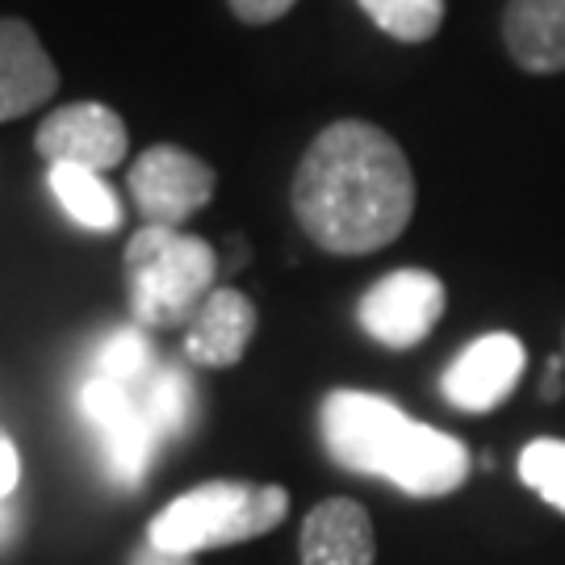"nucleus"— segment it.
Wrapping results in <instances>:
<instances>
[{
  "mask_svg": "<svg viewBox=\"0 0 565 565\" xmlns=\"http://www.w3.org/2000/svg\"><path fill=\"white\" fill-rule=\"evenodd\" d=\"M294 214L306 239L331 256L382 252L415 214V172L406 151L373 121H331L298 163Z\"/></svg>",
  "mask_w": 565,
  "mask_h": 565,
  "instance_id": "obj_1",
  "label": "nucleus"
},
{
  "mask_svg": "<svg viewBox=\"0 0 565 565\" xmlns=\"http://www.w3.org/2000/svg\"><path fill=\"white\" fill-rule=\"evenodd\" d=\"M323 445L348 473L385 478L415 499H440L469 478V448L440 427L415 424L403 406L364 390H335L319 411Z\"/></svg>",
  "mask_w": 565,
  "mask_h": 565,
  "instance_id": "obj_2",
  "label": "nucleus"
},
{
  "mask_svg": "<svg viewBox=\"0 0 565 565\" xmlns=\"http://www.w3.org/2000/svg\"><path fill=\"white\" fill-rule=\"evenodd\" d=\"M218 256L198 235L177 226H142L126 243V289L135 323L147 331L189 323L214 294Z\"/></svg>",
  "mask_w": 565,
  "mask_h": 565,
  "instance_id": "obj_3",
  "label": "nucleus"
},
{
  "mask_svg": "<svg viewBox=\"0 0 565 565\" xmlns=\"http://www.w3.org/2000/svg\"><path fill=\"white\" fill-rule=\"evenodd\" d=\"M289 515L285 486L205 482L163 507L147 527V545L198 557L205 548L243 545L264 536Z\"/></svg>",
  "mask_w": 565,
  "mask_h": 565,
  "instance_id": "obj_4",
  "label": "nucleus"
},
{
  "mask_svg": "<svg viewBox=\"0 0 565 565\" xmlns=\"http://www.w3.org/2000/svg\"><path fill=\"white\" fill-rule=\"evenodd\" d=\"M81 411L84 419L93 424V431L102 436L109 478L126 486V490L142 486L147 469H151V457L160 448V431L147 419V411L139 403V390L109 382V377H88L81 385Z\"/></svg>",
  "mask_w": 565,
  "mask_h": 565,
  "instance_id": "obj_5",
  "label": "nucleus"
},
{
  "mask_svg": "<svg viewBox=\"0 0 565 565\" xmlns=\"http://www.w3.org/2000/svg\"><path fill=\"white\" fill-rule=\"evenodd\" d=\"M214 168L172 142L147 147L130 168V198L139 205L147 226H177L181 231L193 214H202L214 198Z\"/></svg>",
  "mask_w": 565,
  "mask_h": 565,
  "instance_id": "obj_6",
  "label": "nucleus"
},
{
  "mask_svg": "<svg viewBox=\"0 0 565 565\" xmlns=\"http://www.w3.org/2000/svg\"><path fill=\"white\" fill-rule=\"evenodd\" d=\"M445 281L427 268H398L385 273L356 306V319L377 343L403 352L431 335V327L445 315Z\"/></svg>",
  "mask_w": 565,
  "mask_h": 565,
  "instance_id": "obj_7",
  "label": "nucleus"
},
{
  "mask_svg": "<svg viewBox=\"0 0 565 565\" xmlns=\"http://www.w3.org/2000/svg\"><path fill=\"white\" fill-rule=\"evenodd\" d=\"M42 160L51 163H72V168H88V172H105L114 163L126 160V121L118 109L102 102H76L55 109L51 118L39 126L34 135Z\"/></svg>",
  "mask_w": 565,
  "mask_h": 565,
  "instance_id": "obj_8",
  "label": "nucleus"
},
{
  "mask_svg": "<svg viewBox=\"0 0 565 565\" xmlns=\"http://www.w3.org/2000/svg\"><path fill=\"white\" fill-rule=\"evenodd\" d=\"M527 352L524 343L515 340L511 331H490L482 340H473L457 361L445 369L440 377V394L457 411L469 415H486L499 403L511 398V390L524 377Z\"/></svg>",
  "mask_w": 565,
  "mask_h": 565,
  "instance_id": "obj_9",
  "label": "nucleus"
},
{
  "mask_svg": "<svg viewBox=\"0 0 565 565\" xmlns=\"http://www.w3.org/2000/svg\"><path fill=\"white\" fill-rule=\"evenodd\" d=\"M60 72L39 34L18 18H0V121L34 114L55 97Z\"/></svg>",
  "mask_w": 565,
  "mask_h": 565,
  "instance_id": "obj_10",
  "label": "nucleus"
},
{
  "mask_svg": "<svg viewBox=\"0 0 565 565\" xmlns=\"http://www.w3.org/2000/svg\"><path fill=\"white\" fill-rule=\"evenodd\" d=\"M256 335V306L239 289H214L202 302V310L189 319L184 352L189 361L205 369H231L243 361L247 343Z\"/></svg>",
  "mask_w": 565,
  "mask_h": 565,
  "instance_id": "obj_11",
  "label": "nucleus"
},
{
  "mask_svg": "<svg viewBox=\"0 0 565 565\" xmlns=\"http://www.w3.org/2000/svg\"><path fill=\"white\" fill-rule=\"evenodd\" d=\"M373 520L356 499H323L302 524V565H373Z\"/></svg>",
  "mask_w": 565,
  "mask_h": 565,
  "instance_id": "obj_12",
  "label": "nucleus"
},
{
  "mask_svg": "<svg viewBox=\"0 0 565 565\" xmlns=\"http://www.w3.org/2000/svg\"><path fill=\"white\" fill-rule=\"evenodd\" d=\"M503 42L511 60L532 76L565 72V0H511Z\"/></svg>",
  "mask_w": 565,
  "mask_h": 565,
  "instance_id": "obj_13",
  "label": "nucleus"
},
{
  "mask_svg": "<svg viewBox=\"0 0 565 565\" xmlns=\"http://www.w3.org/2000/svg\"><path fill=\"white\" fill-rule=\"evenodd\" d=\"M51 193L63 205V214L72 223H81L84 231L109 235L121 226V205L114 198V189L102 181V172L88 168H72V163H51Z\"/></svg>",
  "mask_w": 565,
  "mask_h": 565,
  "instance_id": "obj_14",
  "label": "nucleus"
},
{
  "mask_svg": "<svg viewBox=\"0 0 565 565\" xmlns=\"http://www.w3.org/2000/svg\"><path fill=\"white\" fill-rule=\"evenodd\" d=\"M135 390H139V403L151 427L160 431V440H181L193 424V411H198V394H193V382L184 377V369L156 364Z\"/></svg>",
  "mask_w": 565,
  "mask_h": 565,
  "instance_id": "obj_15",
  "label": "nucleus"
},
{
  "mask_svg": "<svg viewBox=\"0 0 565 565\" xmlns=\"http://www.w3.org/2000/svg\"><path fill=\"white\" fill-rule=\"evenodd\" d=\"M369 21L398 42H427L445 25V0H356Z\"/></svg>",
  "mask_w": 565,
  "mask_h": 565,
  "instance_id": "obj_16",
  "label": "nucleus"
},
{
  "mask_svg": "<svg viewBox=\"0 0 565 565\" xmlns=\"http://www.w3.org/2000/svg\"><path fill=\"white\" fill-rule=\"evenodd\" d=\"M156 369L151 361V343L139 327H121L109 340L97 348V361H93V377H109L121 385H139L147 373Z\"/></svg>",
  "mask_w": 565,
  "mask_h": 565,
  "instance_id": "obj_17",
  "label": "nucleus"
},
{
  "mask_svg": "<svg viewBox=\"0 0 565 565\" xmlns=\"http://www.w3.org/2000/svg\"><path fill=\"white\" fill-rule=\"evenodd\" d=\"M520 478L565 515V440H532L520 452Z\"/></svg>",
  "mask_w": 565,
  "mask_h": 565,
  "instance_id": "obj_18",
  "label": "nucleus"
},
{
  "mask_svg": "<svg viewBox=\"0 0 565 565\" xmlns=\"http://www.w3.org/2000/svg\"><path fill=\"white\" fill-rule=\"evenodd\" d=\"M298 0H231V13L243 21V25H268V21L285 18Z\"/></svg>",
  "mask_w": 565,
  "mask_h": 565,
  "instance_id": "obj_19",
  "label": "nucleus"
},
{
  "mask_svg": "<svg viewBox=\"0 0 565 565\" xmlns=\"http://www.w3.org/2000/svg\"><path fill=\"white\" fill-rule=\"evenodd\" d=\"M18 478H21L18 448H13V440L0 431V499H9V494L18 490Z\"/></svg>",
  "mask_w": 565,
  "mask_h": 565,
  "instance_id": "obj_20",
  "label": "nucleus"
},
{
  "mask_svg": "<svg viewBox=\"0 0 565 565\" xmlns=\"http://www.w3.org/2000/svg\"><path fill=\"white\" fill-rule=\"evenodd\" d=\"M130 565H198V557H189V553H168V548H156V545H142Z\"/></svg>",
  "mask_w": 565,
  "mask_h": 565,
  "instance_id": "obj_21",
  "label": "nucleus"
},
{
  "mask_svg": "<svg viewBox=\"0 0 565 565\" xmlns=\"http://www.w3.org/2000/svg\"><path fill=\"white\" fill-rule=\"evenodd\" d=\"M562 369H565V356H548L545 385H541V394H545L548 403H557V398H562Z\"/></svg>",
  "mask_w": 565,
  "mask_h": 565,
  "instance_id": "obj_22",
  "label": "nucleus"
},
{
  "mask_svg": "<svg viewBox=\"0 0 565 565\" xmlns=\"http://www.w3.org/2000/svg\"><path fill=\"white\" fill-rule=\"evenodd\" d=\"M13 536H18V507L0 499V548L13 545Z\"/></svg>",
  "mask_w": 565,
  "mask_h": 565,
  "instance_id": "obj_23",
  "label": "nucleus"
}]
</instances>
